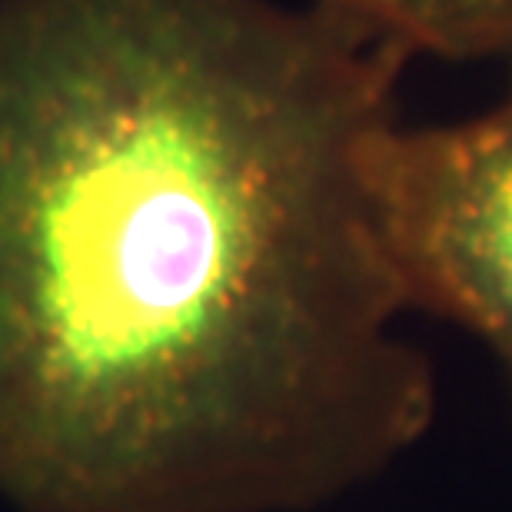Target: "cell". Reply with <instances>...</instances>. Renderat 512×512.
<instances>
[{"mask_svg": "<svg viewBox=\"0 0 512 512\" xmlns=\"http://www.w3.org/2000/svg\"><path fill=\"white\" fill-rule=\"evenodd\" d=\"M409 54L276 0H0V499L300 512L429 429L366 150Z\"/></svg>", "mask_w": 512, "mask_h": 512, "instance_id": "1", "label": "cell"}, {"mask_svg": "<svg viewBox=\"0 0 512 512\" xmlns=\"http://www.w3.org/2000/svg\"><path fill=\"white\" fill-rule=\"evenodd\" d=\"M403 54L453 60L512 54V0H306Z\"/></svg>", "mask_w": 512, "mask_h": 512, "instance_id": "3", "label": "cell"}, {"mask_svg": "<svg viewBox=\"0 0 512 512\" xmlns=\"http://www.w3.org/2000/svg\"><path fill=\"white\" fill-rule=\"evenodd\" d=\"M366 190L409 313L459 323L512 376V90L456 124L393 117L366 150Z\"/></svg>", "mask_w": 512, "mask_h": 512, "instance_id": "2", "label": "cell"}]
</instances>
